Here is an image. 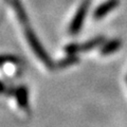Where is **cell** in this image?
Segmentation results:
<instances>
[{"mask_svg":"<svg viewBox=\"0 0 127 127\" xmlns=\"http://www.w3.org/2000/svg\"><path fill=\"white\" fill-rule=\"evenodd\" d=\"M119 4L118 0H108V1L104 2L103 4H101L100 6H97V9L94 12V18L95 19H101L103 18L105 15H107L111 12L112 10H114Z\"/></svg>","mask_w":127,"mask_h":127,"instance_id":"obj_3","label":"cell"},{"mask_svg":"<svg viewBox=\"0 0 127 127\" xmlns=\"http://www.w3.org/2000/svg\"><path fill=\"white\" fill-rule=\"evenodd\" d=\"M16 98H17L18 105L23 109L28 108V91L26 88L23 87H20L19 89H17L16 91Z\"/></svg>","mask_w":127,"mask_h":127,"instance_id":"obj_5","label":"cell"},{"mask_svg":"<svg viewBox=\"0 0 127 127\" xmlns=\"http://www.w3.org/2000/svg\"><path fill=\"white\" fill-rule=\"evenodd\" d=\"M3 88H4V87H3V85H2V83L0 82V91H2L3 90Z\"/></svg>","mask_w":127,"mask_h":127,"instance_id":"obj_9","label":"cell"},{"mask_svg":"<svg viewBox=\"0 0 127 127\" xmlns=\"http://www.w3.org/2000/svg\"><path fill=\"white\" fill-rule=\"evenodd\" d=\"M88 7H89V1L86 0L82 3V5L78 7V10L75 14L74 18L71 21V26H70V33L72 35H75L76 33H78V31L82 29L83 23H84V20L86 18L87 12H88Z\"/></svg>","mask_w":127,"mask_h":127,"instance_id":"obj_2","label":"cell"},{"mask_svg":"<svg viewBox=\"0 0 127 127\" xmlns=\"http://www.w3.org/2000/svg\"><path fill=\"white\" fill-rule=\"evenodd\" d=\"M26 36H27L28 41H29V43H30V46L32 47V49H33L35 54L37 55V57L40 59L41 62L45 63L48 67H50L51 66V59L49 58L48 54L46 53V51H45V49H43V47L41 46V43L39 42V40L37 39L36 35L33 33V31L28 29L26 31Z\"/></svg>","mask_w":127,"mask_h":127,"instance_id":"obj_1","label":"cell"},{"mask_svg":"<svg viewBox=\"0 0 127 127\" xmlns=\"http://www.w3.org/2000/svg\"><path fill=\"white\" fill-rule=\"evenodd\" d=\"M103 41H104V37H96L94 39H91L88 42L79 46V52H81V51H89L91 49H93V48L97 47L98 45H101Z\"/></svg>","mask_w":127,"mask_h":127,"instance_id":"obj_6","label":"cell"},{"mask_svg":"<svg viewBox=\"0 0 127 127\" xmlns=\"http://www.w3.org/2000/svg\"><path fill=\"white\" fill-rule=\"evenodd\" d=\"M13 5L15 7V11L17 13L18 17H19V20H20L22 23H26L28 21V18H27V14L23 7L21 5V3L19 2V0H13Z\"/></svg>","mask_w":127,"mask_h":127,"instance_id":"obj_7","label":"cell"},{"mask_svg":"<svg viewBox=\"0 0 127 127\" xmlns=\"http://www.w3.org/2000/svg\"><path fill=\"white\" fill-rule=\"evenodd\" d=\"M76 59H77V58H76ZM76 59H75V57H73L72 55H70L69 58H65V59H64L61 65H62L63 67H65V66L70 65V64H72V63H75V62H76Z\"/></svg>","mask_w":127,"mask_h":127,"instance_id":"obj_8","label":"cell"},{"mask_svg":"<svg viewBox=\"0 0 127 127\" xmlns=\"http://www.w3.org/2000/svg\"><path fill=\"white\" fill-rule=\"evenodd\" d=\"M121 47V40L119 39H113L111 41H108L106 42L104 46H103L102 50H101V53L103 55H109V54H112L114 52L120 49Z\"/></svg>","mask_w":127,"mask_h":127,"instance_id":"obj_4","label":"cell"}]
</instances>
